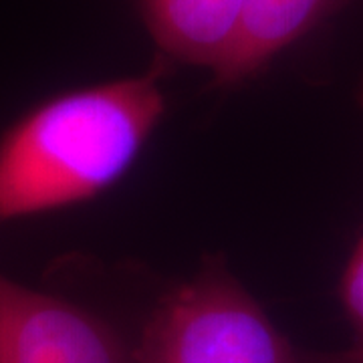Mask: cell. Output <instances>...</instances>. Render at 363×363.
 Wrapping results in <instances>:
<instances>
[{
	"mask_svg": "<svg viewBox=\"0 0 363 363\" xmlns=\"http://www.w3.org/2000/svg\"><path fill=\"white\" fill-rule=\"evenodd\" d=\"M162 69L57 93L0 133V222L77 206L121 180L166 116Z\"/></svg>",
	"mask_w": 363,
	"mask_h": 363,
	"instance_id": "cell-1",
	"label": "cell"
},
{
	"mask_svg": "<svg viewBox=\"0 0 363 363\" xmlns=\"http://www.w3.org/2000/svg\"><path fill=\"white\" fill-rule=\"evenodd\" d=\"M133 363H313L218 260L157 303Z\"/></svg>",
	"mask_w": 363,
	"mask_h": 363,
	"instance_id": "cell-2",
	"label": "cell"
},
{
	"mask_svg": "<svg viewBox=\"0 0 363 363\" xmlns=\"http://www.w3.org/2000/svg\"><path fill=\"white\" fill-rule=\"evenodd\" d=\"M0 363H133V355L97 313L0 272Z\"/></svg>",
	"mask_w": 363,
	"mask_h": 363,
	"instance_id": "cell-3",
	"label": "cell"
},
{
	"mask_svg": "<svg viewBox=\"0 0 363 363\" xmlns=\"http://www.w3.org/2000/svg\"><path fill=\"white\" fill-rule=\"evenodd\" d=\"M250 0H140L157 49L212 75L233 55Z\"/></svg>",
	"mask_w": 363,
	"mask_h": 363,
	"instance_id": "cell-4",
	"label": "cell"
},
{
	"mask_svg": "<svg viewBox=\"0 0 363 363\" xmlns=\"http://www.w3.org/2000/svg\"><path fill=\"white\" fill-rule=\"evenodd\" d=\"M357 0H250L238 43L212 75L216 87H234L257 77L274 57L307 37Z\"/></svg>",
	"mask_w": 363,
	"mask_h": 363,
	"instance_id": "cell-5",
	"label": "cell"
},
{
	"mask_svg": "<svg viewBox=\"0 0 363 363\" xmlns=\"http://www.w3.org/2000/svg\"><path fill=\"white\" fill-rule=\"evenodd\" d=\"M339 298L355 331V343H363V236L343 269L339 281Z\"/></svg>",
	"mask_w": 363,
	"mask_h": 363,
	"instance_id": "cell-6",
	"label": "cell"
},
{
	"mask_svg": "<svg viewBox=\"0 0 363 363\" xmlns=\"http://www.w3.org/2000/svg\"><path fill=\"white\" fill-rule=\"evenodd\" d=\"M313 363H363V343H353L347 350L323 355H311Z\"/></svg>",
	"mask_w": 363,
	"mask_h": 363,
	"instance_id": "cell-7",
	"label": "cell"
},
{
	"mask_svg": "<svg viewBox=\"0 0 363 363\" xmlns=\"http://www.w3.org/2000/svg\"><path fill=\"white\" fill-rule=\"evenodd\" d=\"M357 104L362 105L363 109V77L362 81H359V87H357Z\"/></svg>",
	"mask_w": 363,
	"mask_h": 363,
	"instance_id": "cell-8",
	"label": "cell"
}]
</instances>
